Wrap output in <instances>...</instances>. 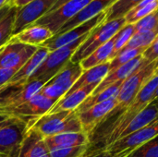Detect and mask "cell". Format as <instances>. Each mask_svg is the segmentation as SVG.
<instances>
[{
	"label": "cell",
	"instance_id": "obj_1",
	"mask_svg": "<svg viewBox=\"0 0 158 157\" xmlns=\"http://www.w3.org/2000/svg\"><path fill=\"white\" fill-rule=\"evenodd\" d=\"M158 86V76H153L141 89L131 104L122 111V114L117 118L108 130L105 138V147H107L118 140L121 132L127 125L142 111H143L153 102V96Z\"/></svg>",
	"mask_w": 158,
	"mask_h": 157
},
{
	"label": "cell",
	"instance_id": "obj_2",
	"mask_svg": "<svg viewBox=\"0 0 158 157\" xmlns=\"http://www.w3.org/2000/svg\"><path fill=\"white\" fill-rule=\"evenodd\" d=\"M31 128L37 130L44 138L66 132L83 131L76 111L47 113L40 118Z\"/></svg>",
	"mask_w": 158,
	"mask_h": 157
},
{
	"label": "cell",
	"instance_id": "obj_3",
	"mask_svg": "<svg viewBox=\"0 0 158 157\" xmlns=\"http://www.w3.org/2000/svg\"><path fill=\"white\" fill-rule=\"evenodd\" d=\"M125 24V17L110 21H104L99 24L90 32L85 41L76 50L70 61L72 63H80L85 59L97 48L111 40Z\"/></svg>",
	"mask_w": 158,
	"mask_h": 157
},
{
	"label": "cell",
	"instance_id": "obj_4",
	"mask_svg": "<svg viewBox=\"0 0 158 157\" xmlns=\"http://www.w3.org/2000/svg\"><path fill=\"white\" fill-rule=\"evenodd\" d=\"M90 33L79 38L78 40L51 51L40 67L34 71L28 81L34 80H44L49 81L54 78L71 59L73 54L85 41Z\"/></svg>",
	"mask_w": 158,
	"mask_h": 157
},
{
	"label": "cell",
	"instance_id": "obj_5",
	"mask_svg": "<svg viewBox=\"0 0 158 157\" xmlns=\"http://www.w3.org/2000/svg\"><path fill=\"white\" fill-rule=\"evenodd\" d=\"M56 102L38 93L29 101L19 106L0 109V114L17 118L24 122L28 128H31L40 118L47 114Z\"/></svg>",
	"mask_w": 158,
	"mask_h": 157
},
{
	"label": "cell",
	"instance_id": "obj_6",
	"mask_svg": "<svg viewBox=\"0 0 158 157\" xmlns=\"http://www.w3.org/2000/svg\"><path fill=\"white\" fill-rule=\"evenodd\" d=\"M157 61L158 60L145 64L123 81L117 96V107L115 108L114 112L118 110L123 111L131 104L143 85L154 76Z\"/></svg>",
	"mask_w": 158,
	"mask_h": 157
},
{
	"label": "cell",
	"instance_id": "obj_7",
	"mask_svg": "<svg viewBox=\"0 0 158 157\" xmlns=\"http://www.w3.org/2000/svg\"><path fill=\"white\" fill-rule=\"evenodd\" d=\"M28 126L17 119L0 125V154L9 157H18Z\"/></svg>",
	"mask_w": 158,
	"mask_h": 157
},
{
	"label": "cell",
	"instance_id": "obj_8",
	"mask_svg": "<svg viewBox=\"0 0 158 157\" xmlns=\"http://www.w3.org/2000/svg\"><path fill=\"white\" fill-rule=\"evenodd\" d=\"M44 80L27 81L22 85L5 86L0 89V109L12 108L22 105L37 94L47 83Z\"/></svg>",
	"mask_w": 158,
	"mask_h": 157
},
{
	"label": "cell",
	"instance_id": "obj_9",
	"mask_svg": "<svg viewBox=\"0 0 158 157\" xmlns=\"http://www.w3.org/2000/svg\"><path fill=\"white\" fill-rule=\"evenodd\" d=\"M91 1L93 0H69L53 12L46 13L33 24L44 26L56 35L66 22L81 11Z\"/></svg>",
	"mask_w": 158,
	"mask_h": 157
},
{
	"label": "cell",
	"instance_id": "obj_10",
	"mask_svg": "<svg viewBox=\"0 0 158 157\" xmlns=\"http://www.w3.org/2000/svg\"><path fill=\"white\" fill-rule=\"evenodd\" d=\"M158 135V118L148 126L118 139L111 145L103 148L115 155L122 153H131L138 147L143 145Z\"/></svg>",
	"mask_w": 158,
	"mask_h": 157
},
{
	"label": "cell",
	"instance_id": "obj_11",
	"mask_svg": "<svg viewBox=\"0 0 158 157\" xmlns=\"http://www.w3.org/2000/svg\"><path fill=\"white\" fill-rule=\"evenodd\" d=\"M56 2V0H34L24 6L18 8L12 36L35 23L51 9Z\"/></svg>",
	"mask_w": 158,
	"mask_h": 157
},
{
	"label": "cell",
	"instance_id": "obj_12",
	"mask_svg": "<svg viewBox=\"0 0 158 157\" xmlns=\"http://www.w3.org/2000/svg\"><path fill=\"white\" fill-rule=\"evenodd\" d=\"M116 107L117 97L99 103L81 113H78L83 131L91 137V134L100 124L105 122L109 117L113 116Z\"/></svg>",
	"mask_w": 158,
	"mask_h": 157
},
{
	"label": "cell",
	"instance_id": "obj_13",
	"mask_svg": "<svg viewBox=\"0 0 158 157\" xmlns=\"http://www.w3.org/2000/svg\"><path fill=\"white\" fill-rule=\"evenodd\" d=\"M106 13L105 11V12L97 15L96 17L93 18L92 19L77 26L76 28H74L65 33H62L59 35H54L52 38H50L45 43H44L41 46L46 47L51 52L59 47L67 45V44L78 40L79 38L90 33L95 27H97L99 24L103 23L106 20Z\"/></svg>",
	"mask_w": 158,
	"mask_h": 157
},
{
	"label": "cell",
	"instance_id": "obj_14",
	"mask_svg": "<svg viewBox=\"0 0 158 157\" xmlns=\"http://www.w3.org/2000/svg\"><path fill=\"white\" fill-rule=\"evenodd\" d=\"M37 48L10 39L0 54V68L22 67Z\"/></svg>",
	"mask_w": 158,
	"mask_h": 157
},
{
	"label": "cell",
	"instance_id": "obj_15",
	"mask_svg": "<svg viewBox=\"0 0 158 157\" xmlns=\"http://www.w3.org/2000/svg\"><path fill=\"white\" fill-rule=\"evenodd\" d=\"M117 0H93L91 1L81 11H80L76 16L70 19L68 22H66L62 28L57 31L56 35H59L65 33L77 26L92 19L97 15L105 12Z\"/></svg>",
	"mask_w": 158,
	"mask_h": 157
},
{
	"label": "cell",
	"instance_id": "obj_16",
	"mask_svg": "<svg viewBox=\"0 0 158 157\" xmlns=\"http://www.w3.org/2000/svg\"><path fill=\"white\" fill-rule=\"evenodd\" d=\"M145 64H149V63L143 57V55L135 57L134 59L124 64L123 66L119 67L116 70L109 72L107 74V76L95 88V90L94 91V93L92 94H96V93L104 91L107 87H109V86H111L117 82L124 81L126 79H128L131 75L135 73L138 69H140Z\"/></svg>",
	"mask_w": 158,
	"mask_h": 157
},
{
	"label": "cell",
	"instance_id": "obj_17",
	"mask_svg": "<svg viewBox=\"0 0 158 157\" xmlns=\"http://www.w3.org/2000/svg\"><path fill=\"white\" fill-rule=\"evenodd\" d=\"M18 157H51L44 137L34 129L29 128Z\"/></svg>",
	"mask_w": 158,
	"mask_h": 157
},
{
	"label": "cell",
	"instance_id": "obj_18",
	"mask_svg": "<svg viewBox=\"0 0 158 157\" xmlns=\"http://www.w3.org/2000/svg\"><path fill=\"white\" fill-rule=\"evenodd\" d=\"M50 51L44 46H39L36 52L28 59V61L19 69L12 79L5 86H18L26 83L34 71L46 58ZM4 86V87H5Z\"/></svg>",
	"mask_w": 158,
	"mask_h": 157
},
{
	"label": "cell",
	"instance_id": "obj_19",
	"mask_svg": "<svg viewBox=\"0 0 158 157\" xmlns=\"http://www.w3.org/2000/svg\"><path fill=\"white\" fill-rule=\"evenodd\" d=\"M98 84H91L83 86L73 93L65 95L59 99L48 113H56L59 111H75L95 90Z\"/></svg>",
	"mask_w": 158,
	"mask_h": 157
},
{
	"label": "cell",
	"instance_id": "obj_20",
	"mask_svg": "<svg viewBox=\"0 0 158 157\" xmlns=\"http://www.w3.org/2000/svg\"><path fill=\"white\" fill-rule=\"evenodd\" d=\"M53 36L54 33L48 28L42 25L32 24L22 30L18 34L12 36L11 39L24 44L39 47Z\"/></svg>",
	"mask_w": 158,
	"mask_h": 157
},
{
	"label": "cell",
	"instance_id": "obj_21",
	"mask_svg": "<svg viewBox=\"0 0 158 157\" xmlns=\"http://www.w3.org/2000/svg\"><path fill=\"white\" fill-rule=\"evenodd\" d=\"M45 143L48 148L55 147H77V146H90V136L84 131L80 132H66L50 137H46Z\"/></svg>",
	"mask_w": 158,
	"mask_h": 157
},
{
	"label": "cell",
	"instance_id": "obj_22",
	"mask_svg": "<svg viewBox=\"0 0 158 157\" xmlns=\"http://www.w3.org/2000/svg\"><path fill=\"white\" fill-rule=\"evenodd\" d=\"M83 71L84 70L82 69L80 63H72L71 61H69L48 82L60 87L67 94V93L72 88L74 83L81 76Z\"/></svg>",
	"mask_w": 158,
	"mask_h": 157
},
{
	"label": "cell",
	"instance_id": "obj_23",
	"mask_svg": "<svg viewBox=\"0 0 158 157\" xmlns=\"http://www.w3.org/2000/svg\"><path fill=\"white\" fill-rule=\"evenodd\" d=\"M110 68V62H106L104 64H101L99 66L94 67L92 68H89L87 70H84L81 76L78 79V81L74 83L72 88L67 93V94H69L73 93L74 91L91 84H100V82L107 76L109 73ZM66 94V95H67Z\"/></svg>",
	"mask_w": 158,
	"mask_h": 157
},
{
	"label": "cell",
	"instance_id": "obj_24",
	"mask_svg": "<svg viewBox=\"0 0 158 157\" xmlns=\"http://www.w3.org/2000/svg\"><path fill=\"white\" fill-rule=\"evenodd\" d=\"M158 118V105L156 104H150L143 111L138 114L125 128L121 132L118 139L123 138L127 135H130L146 126L153 123Z\"/></svg>",
	"mask_w": 158,
	"mask_h": 157
},
{
	"label": "cell",
	"instance_id": "obj_25",
	"mask_svg": "<svg viewBox=\"0 0 158 157\" xmlns=\"http://www.w3.org/2000/svg\"><path fill=\"white\" fill-rule=\"evenodd\" d=\"M115 43V36L109 40L107 43L97 48L94 52H93L89 56L80 62L83 70H87L94 67L99 66L101 64L110 62Z\"/></svg>",
	"mask_w": 158,
	"mask_h": 157
},
{
	"label": "cell",
	"instance_id": "obj_26",
	"mask_svg": "<svg viewBox=\"0 0 158 157\" xmlns=\"http://www.w3.org/2000/svg\"><path fill=\"white\" fill-rule=\"evenodd\" d=\"M122 83H123V81L117 82V83L107 87L106 89H105L104 91H102L96 94L90 95L75 111L77 113H81V112L87 110L88 108H90V107H92V106H94L99 103L105 102V101L112 99V98H116L119 93V90H120Z\"/></svg>",
	"mask_w": 158,
	"mask_h": 157
},
{
	"label": "cell",
	"instance_id": "obj_27",
	"mask_svg": "<svg viewBox=\"0 0 158 157\" xmlns=\"http://www.w3.org/2000/svg\"><path fill=\"white\" fill-rule=\"evenodd\" d=\"M144 0H117L108 9L106 10L105 21H110L124 18L131 9L136 7Z\"/></svg>",
	"mask_w": 158,
	"mask_h": 157
},
{
	"label": "cell",
	"instance_id": "obj_28",
	"mask_svg": "<svg viewBox=\"0 0 158 157\" xmlns=\"http://www.w3.org/2000/svg\"><path fill=\"white\" fill-rule=\"evenodd\" d=\"M157 36L158 29L148 31H143V32H137L131 38V40L128 42V43L124 46V48L119 53L126 51V50H130V49L147 48L156 40Z\"/></svg>",
	"mask_w": 158,
	"mask_h": 157
},
{
	"label": "cell",
	"instance_id": "obj_29",
	"mask_svg": "<svg viewBox=\"0 0 158 157\" xmlns=\"http://www.w3.org/2000/svg\"><path fill=\"white\" fill-rule=\"evenodd\" d=\"M18 8L13 6L0 21V48L5 46L12 37L14 21Z\"/></svg>",
	"mask_w": 158,
	"mask_h": 157
},
{
	"label": "cell",
	"instance_id": "obj_30",
	"mask_svg": "<svg viewBox=\"0 0 158 157\" xmlns=\"http://www.w3.org/2000/svg\"><path fill=\"white\" fill-rule=\"evenodd\" d=\"M135 34V26L134 23H126L115 35V43L114 50L110 61L124 48L128 43L131 38Z\"/></svg>",
	"mask_w": 158,
	"mask_h": 157
},
{
	"label": "cell",
	"instance_id": "obj_31",
	"mask_svg": "<svg viewBox=\"0 0 158 157\" xmlns=\"http://www.w3.org/2000/svg\"><path fill=\"white\" fill-rule=\"evenodd\" d=\"M146 49L147 48H135V49H130V50H126V51L119 53L110 61L109 72L116 70L117 68L123 66L124 64H126V63L130 62L131 60L134 59L135 57L143 55V53Z\"/></svg>",
	"mask_w": 158,
	"mask_h": 157
},
{
	"label": "cell",
	"instance_id": "obj_32",
	"mask_svg": "<svg viewBox=\"0 0 158 157\" xmlns=\"http://www.w3.org/2000/svg\"><path fill=\"white\" fill-rule=\"evenodd\" d=\"M89 146H77V147H55L49 148L51 157H85Z\"/></svg>",
	"mask_w": 158,
	"mask_h": 157
},
{
	"label": "cell",
	"instance_id": "obj_33",
	"mask_svg": "<svg viewBox=\"0 0 158 157\" xmlns=\"http://www.w3.org/2000/svg\"><path fill=\"white\" fill-rule=\"evenodd\" d=\"M126 157H158V135L130 153Z\"/></svg>",
	"mask_w": 158,
	"mask_h": 157
},
{
	"label": "cell",
	"instance_id": "obj_34",
	"mask_svg": "<svg viewBox=\"0 0 158 157\" xmlns=\"http://www.w3.org/2000/svg\"><path fill=\"white\" fill-rule=\"evenodd\" d=\"M143 57L148 63H152L158 60V36L150 44V46H148L147 49L143 53Z\"/></svg>",
	"mask_w": 158,
	"mask_h": 157
},
{
	"label": "cell",
	"instance_id": "obj_35",
	"mask_svg": "<svg viewBox=\"0 0 158 157\" xmlns=\"http://www.w3.org/2000/svg\"><path fill=\"white\" fill-rule=\"evenodd\" d=\"M20 68L21 67L0 68V89L3 88L12 79V77L19 71Z\"/></svg>",
	"mask_w": 158,
	"mask_h": 157
},
{
	"label": "cell",
	"instance_id": "obj_36",
	"mask_svg": "<svg viewBox=\"0 0 158 157\" xmlns=\"http://www.w3.org/2000/svg\"><path fill=\"white\" fill-rule=\"evenodd\" d=\"M130 153H122L119 155H115L106 149H102V150H98V151L94 152V154L85 157H126Z\"/></svg>",
	"mask_w": 158,
	"mask_h": 157
},
{
	"label": "cell",
	"instance_id": "obj_37",
	"mask_svg": "<svg viewBox=\"0 0 158 157\" xmlns=\"http://www.w3.org/2000/svg\"><path fill=\"white\" fill-rule=\"evenodd\" d=\"M6 1H8L12 6H15L17 8H20V7L30 4L31 2H32L34 0H6Z\"/></svg>",
	"mask_w": 158,
	"mask_h": 157
},
{
	"label": "cell",
	"instance_id": "obj_38",
	"mask_svg": "<svg viewBox=\"0 0 158 157\" xmlns=\"http://www.w3.org/2000/svg\"><path fill=\"white\" fill-rule=\"evenodd\" d=\"M11 7H13L12 6H11V4L8 2V1H6V4L0 9V21L5 18V16L8 13V11L10 10V8Z\"/></svg>",
	"mask_w": 158,
	"mask_h": 157
},
{
	"label": "cell",
	"instance_id": "obj_39",
	"mask_svg": "<svg viewBox=\"0 0 158 157\" xmlns=\"http://www.w3.org/2000/svg\"><path fill=\"white\" fill-rule=\"evenodd\" d=\"M68 1H69V0H56V2L55 3V5L51 7V9L48 11V12H53L54 10H56V9H57L59 6H61L62 5H64L66 2H68ZM47 12V13H48Z\"/></svg>",
	"mask_w": 158,
	"mask_h": 157
},
{
	"label": "cell",
	"instance_id": "obj_40",
	"mask_svg": "<svg viewBox=\"0 0 158 157\" xmlns=\"http://www.w3.org/2000/svg\"><path fill=\"white\" fill-rule=\"evenodd\" d=\"M12 118H11V117H8V116H5V115H1L0 114V125L6 123L7 121H9V120H11Z\"/></svg>",
	"mask_w": 158,
	"mask_h": 157
},
{
	"label": "cell",
	"instance_id": "obj_41",
	"mask_svg": "<svg viewBox=\"0 0 158 157\" xmlns=\"http://www.w3.org/2000/svg\"><path fill=\"white\" fill-rule=\"evenodd\" d=\"M158 100V86L157 88H156V92H155V94H154V96H153V102H155V101H156ZM152 102V103H153Z\"/></svg>",
	"mask_w": 158,
	"mask_h": 157
},
{
	"label": "cell",
	"instance_id": "obj_42",
	"mask_svg": "<svg viewBox=\"0 0 158 157\" xmlns=\"http://www.w3.org/2000/svg\"><path fill=\"white\" fill-rule=\"evenodd\" d=\"M6 4V0H0V9Z\"/></svg>",
	"mask_w": 158,
	"mask_h": 157
},
{
	"label": "cell",
	"instance_id": "obj_43",
	"mask_svg": "<svg viewBox=\"0 0 158 157\" xmlns=\"http://www.w3.org/2000/svg\"><path fill=\"white\" fill-rule=\"evenodd\" d=\"M154 75L155 76H158V61L157 64H156V69H155V72H154Z\"/></svg>",
	"mask_w": 158,
	"mask_h": 157
},
{
	"label": "cell",
	"instance_id": "obj_44",
	"mask_svg": "<svg viewBox=\"0 0 158 157\" xmlns=\"http://www.w3.org/2000/svg\"><path fill=\"white\" fill-rule=\"evenodd\" d=\"M153 104H156V105H158V100H156V101H155V102H153Z\"/></svg>",
	"mask_w": 158,
	"mask_h": 157
},
{
	"label": "cell",
	"instance_id": "obj_45",
	"mask_svg": "<svg viewBox=\"0 0 158 157\" xmlns=\"http://www.w3.org/2000/svg\"><path fill=\"white\" fill-rule=\"evenodd\" d=\"M0 157H9V156H7V155H1V154H0Z\"/></svg>",
	"mask_w": 158,
	"mask_h": 157
},
{
	"label": "cell",
	"instance_id": "obj_46",
	"mask_svg": "<svg viewBox=\"0 0 158 157\" xmlns=\"http://www.w3.org/2000/svg\"><path fill=\"white\" fill-rule=\"evenodd\" d=\"M4 47H5V46H3V47H1V48H0V54H1V52L3 51V49H4Z\"/></svg>",
	"mask_w": 158,
	"mask_h": 157
}]
</instances>
